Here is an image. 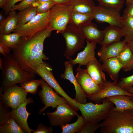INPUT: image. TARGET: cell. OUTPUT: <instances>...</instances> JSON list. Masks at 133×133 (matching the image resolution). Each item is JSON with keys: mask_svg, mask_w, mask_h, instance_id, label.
Masks as SVG:
<instances>
[{"mask_svg": "<svg viewBox=\"0 0 133 133\" xmlns=\"http://www.w3.org/2000/svg\"></svg>", "mask_w": 133, "mask_h": 133, "instance_id": "52", "label": "cell"}, {"mask_svg": "<svg viewBox=\"0 0 133 133\" xmlns=\"http://www.w3.org/2000/svg\"><path fill=\"white\" fill-rule=\"evenodd\" d=\"M40 83V79H33L21 83L20 85L28 93L34 94L37 92Z\"/></svg>", "mask_w": 133, "mask_h": 133, "instance_id": "34", "label": "cell"}, {"mask_svg": "<svg viewBox=\"0 0 133 133\" xmlns=\"http://www.w3.org/2000/svg\"><path fill=\"white\" fill-rule=\"evenodd\" d=\"M33 102L32 99L29 97L17 108L12 110L10 112L11 116L25 133H31L34 131L28 125L27 119L29 115L31 114L27 112L26 109L28 104Z\"/></svg>", "mask_w": 133, "mask_h": 133, "instance_id": "16", "label": "cell"}, {"mask_svg": "<svg viewBox=\"0 0 133 133\" xmlns=\"http://www.w3.org/2000/svg\"><path fill=\"white\" fill-rule=\"evenodd\" d=\"M119 86L123 89L126 91L133 86V74L127 77L121 78L118 82Z\"/></svg>", "mask_w": 133, "mask_h": 133, "instance_id": "36", "label": "cell"}, {"mask_svg": "<svg viewBox=\"0 0 133 133\" xmlns=\"http://www.w3.org/2000/svg\"><path fill=\"white\" fill-rule=\"evenodd\" d=\"M34 70L36 74L41 77L58 94L66 99L77 111L79 110L77 108V102L75 99L69 96L61 87L51 72L52 69L50 65H40L36 67Z\"/></svg>", "mask_w": 133, "mask_h": 133, "instance_id": "9", "label": "cell"}, {"mask_svg": "<svg viewBox=\"0 0 133 133\" xmlns=\"http://www.w3.org/2000/svg\"><path fill=\"white\" fill-rule=\"evenodd\" d=\"M121 30L123 41L126 43L133 42V16L123 13L121 19Z\"/></svg>", "mask_w": 133, "mask_h": 133, "instance_id": "24", "label": "cell"}, {"mask_svg": "<svg viewBox=\"0 0 133 133\" xmlns=\"http://www.w3.org/2000/svg\"><path fill=\"white\" fill-rule=\"evenodd\" d=\"M23 0H8L7 3L3 8L5 12L7 13L10 12L12 7L18 2H21Z\"/></svg>", "mask_w": 133, "mask_h": 133, "instance_id": "41", "label": "cell"}, {"mask_svg": "<svg viewBox=\"0 0 133 133\" xmlns=\"http://www.w3.org/2000/svg\"><path fill=\"white\" fill-rule=\"evenodd\" d=\"M126 1V2L130 3L133 1V0H125Z\"/></svg>", "mask_w": 133, "mask_h": 133, "instance_id": "51", "label": "cell"}, {"mask_svg": "<svg viewBox=\"0 0 133 133\" xmlns=\"http://www.w3.org/2000/svg\"><path fill=\"white\" fill-rule=\"evenodd\" d=\"M8 0H0V7L4 8Z\"/></svg>", "mask_w": 133, "mask_h": 133, "instance_id": "46", "label": "cell"}, {"mask_svg": "<svg viewBox=\"0 0 133 133\" xmlns=\"http://www.w3.org/2000/svg\"><path fill=\"white\" fill-rule=\"evenodd\" d=\"M103 31L104 37L100 43L102 46H106L120 41L123 37L120 28L116 26L109 25Z\"/></svg>", "mask_w": 133, "mask_h": 133, "instance_id": "22", "label": "cell"}, {"mask_svg": "<svg viewBox=\"0 0 133 133\" xmlns=\"http://www.w3.org/2000/svg\"><path fill=\"white\" fill-rule=\"evenodd\" d=\"M51 32L46 28L33 36L26 38L21 37L17 45L12 49V56L19 67L28 73L36 74L35 68L48 64L43 60L49 58L43 53V44Z\"/></svg>", "mask_w": 133, "mask_h": 133, "instance_id": "1", "label": "cell"}, {"mask_svg": "<svg viewBox=\"0 0 133 133\" xmlns=\"http://www.w3.org/2000/svg\"><path fill=\"white\" fill-rule=\"evenodd\" d=\"M53 130L51 127L47 126L42 124H39L33 133H51Z\"/></svg>", "mask_w": 133, "mask_h": 133, "instance_id": "40", "label": "cell"}, {"mask_svg": "<svg viewBox=\"0 0 133 133\" xmlns=\"http://www.w3.org/2000/svg\"><path fill=\"white\" fill-rule=\"evenodd\" d=\"M21 37L20 34L16 32L7 34H0V43L12 49L19 42Z\"/></svg>", "mask_w": 133, "mask_h": 133, "instance_id": "31", "label": "cell"}, {"mask_svg": "<svg viewBox=\"0 0 133 133\" xmlns=\"http://www.w3.org/2000/svg\"><path fill=\"white\" fill-rule=\"evenodd\" d=\"M50 11L37 14L30 21L25 24L17 26L14 31L19 33L21 37L26 38L47 28L48 26Z\"/></svg>", "mask_w": 133, "mask_h": 133, "instance_id": "7", "label": "cell"}, {"mask_svg": "<svg viewBox=\"0 0 133 133\" xmlns=\"http://www.w3.org/2000/svg\"><path fill=\"white\" fill-rule=\"evenodd\" d=\"M76 79L88 97L96 94L102 89V87L91 77L87 71L79 66L76 69Z\"/></svg>", "mask_w": 133, "mask_h": 133, "instance_id": "15", "label": "cell"}, {"mask_svg": "<svg viewBox=\"0 0 133 133\" xmlns=\"http://www.w3.org/2000/svg\"><path fill=\"white\" fill-rule=\"evenodd\" d=\"M56 4L66 5L69 4L72 0H52Z\"/></svg>", "mask_w": 133, "mask_h": 133, "instance_id": "44", "label": "cell"}, {"mask_svg": "<svg viewBox=\"0 0 133 133\" xmlns=\"http://www.w3.org/2000/svg\"><path fill=\"white\" fill-rule=\"evenodd\" d=\"M79 29L85 38L90 42L100 43L104 37V31L99 30L91 22L82 26Z\"/></svg>", "mask_w": 133, "mask_h": 133, "instance_id": "17", "label": "cell"}, {"mask_svg": "<svg viewBox=\"0 0 133 133\" xmlns=\"http://www.w3.org/2000/svg\"><path fill=\"white\" fill-rule=\"evenodd\" d=\"M100 127V123H85L79 133H94Z\"/></svg>", "mask_w": 133, "mask_h": 133, "instance_id": "35", "label": "cell"}, {"mask_svg": "<svg viewBox=\"0 0 133 133\" xmlns=\"http://www.w3.org/2000/svg\"><path fill=\"white\" fill-rule=\"evenodd\" d=\"M55 4V3L52 0L41 3L39 4L36 7L37 13L41 14L50 11Z\"/></svg>", "mask_w": 133, "mask_h": 133, "instance_id": "38", "label": "cell"}, {"mask_svg": "<svg viewBox=\"0 0 133 133\" xmlns=\"http://www.w3.org/2000/svg\"><path fill=\"white\" fill-rule=\"evenodd\" d=\"M3 60L1 57L0 58V69L1 70L2 68Z\"/></svg>", "mask_w": 133, "mask_h": 133, "instance_id": "50", "label": "cell"}, {"mask_svg": "<svg viewBox=\"0 0 133 133\" xmlns=\"http://www.w3.org/2000/svg\"><path fill=\"white\" fill-rule=\"evenodd\" d=\"M36 7L32 6L22 10L17 14V26L27 23L37 14Z\"/></svg>", "mask_w": 133, "mask_h": 133, "instance_id": "30", "label": "cell"}, {"mask_svg": "<svg viewBox=\"0 0 133 133\" xmlns=\"http://www.w3.org/2000/svg\"><path fill=\"white\" fill-rule=\"evenodd\" d=\"M5 18L2 13H0V23L2 22Z\"/></svg>", "mask_w": 133, "mask_h": 133, "instance_id": "49", "label": "cell"}, {"mask_svg": "<svg viewBox=\"0 0 133 133\" xmlns=\"http://www.w3.org/2000/svg\"><path fill=\"white\" fill-rule=\"evenodd\" d=\"M94 18V14H84L72 11L68 25L79 29L82 26L91 22Z\"/></svg>", "mask_w": 133, "mask_h": 133, "instance_id": "28", "label": "cell"}, {"mask_svg": "<svg viewBox=\"0 0 133 133\" xmlns=\"http://www.w3.org/2000/svg\"><path fill=\"white\" fill-rule=\"evenodd\" d=\"M126 43L123 40L106 46H102L97 55L99 61L111 58L116 57L123 49Z\"/></svg>", "mask_w": 133, "mask_h": 133, "instance_id": "20", "label": "cell"}, {"mask_svg": "<svg viewBox=\"0 0 133 133\" xmlns=\"http://www.w3.org/2000/svg\"><path fill=\"white\" fill-rule=\"evenodd\" d=\"M69 104L62 103L59 105L53 112H46L50 125L61 127L71 122L78 114Z\"/></svg>", "mask_w": 133, "mask_h": 133, "instance_id": "8", "label": "cell"}, {"mask_svg": "<svg viewBox=\"0 0 133 133\" xmlns=\"http://www.w3.org/2000/svg\"><path fill=\"white\" fill-rule=\"evenodd\" d=\"M69 4L72 11L86 14H94L96 6L93 0H72Z\"/></svg>", "mask_w": 133, "mask_h": 133, "instance_id": "25", "label": "cell"}, {"mask_svg": "<svg viewBox=\"0 0 133 133\" xmlns=\"http://www.w3.org/2000/svg\"><path fill=\"white\" fill-rule=\"evenodd\" d=\"M116 57L122 65V69L123 71H127L133 69V55L126 43Z\"/></svg>", "mask_w": 133, "mask_h": 133, "instance_id": "26", "label": "cell"}, {"mask_svg": "<svg viewBox=\"0 0 133 133\" xmlns=\"http://www.w3.org/2000/svg\"><path fill=\"white\" fill-rule=\"evenodd\" d=\"M36 0H23L18 4L14 5L11 9L10 12L16 10L19 11L32 6Z\"/></svg>", "mask_w": 133, "mask_h": 133, "instance_id": "37", "label": "cell"}, {"mask_svg": "<svg viewBox=\"0 0 133 133\" xmlns=\"http://www.w3.org/2000/svg\"><path fill=\"white\" fill-rule=\"evenodd\" d=\"M86 45L84 50L78 53L77 57L72 60L74 66L79 64V66L86 65L91 60L95 57V50L96 48L97 43L86 40Z\"/></svg>", "mask_w": 133, "mask_h": 133, "instance_id": "19", "label": "cell"}, {"mask_svg": "<svg viewBox=\"0 0 133 133\" xmlns=\"http://www.w3.org/2000/svg\"><path fill=\"white\" fill-rule=\"evenodd\" d=\"M100 123L101 133H133V108L111 111Z\"/></svg>", "mask_w": 133, "mask_h": 133, "instance_id": "2", "label": "cell"}, {"mask_svg": "<svg viewBox=\"0 0 133 133\" xmlns=\"http://www.w3.org/2000/svg\"><path fill=\"white\" fill-rule=\"evenodd\" d=\"M0 133H24L11 114L0 125Z\"/></svg>", "mask_w": 133, "mask_h": 133, "instance_id": "29", "label": "cell"}, {"mask_svg": "<svg viewBox=\"0 0 133 133\" xmlns=\"http://www.w3.org/2000/svg\"><path fill=\"white\" fill-rule=\"evenodd\" d=\"M132 97L124 95H119L108 97L107 98L115 105L111 111H123L133 108Z\"/></svg>", "mask_w": 133, "mask_h": 133, "instance_id": "23", "label": "cell"}, {"mask_svg": "<svg viewBox=\"0 0 133 133\" xmlns=\"http://www.w3.org/2000/svg\"><path fill=\"white\" fill-rule=\"evenodd\" d=\"M1 74V86L0 90L18 83H21L34 79L35 75L23 70L13 58L11 54L3 56Z\"/></svg>", "mask_w": 133, "mask_h": 133, "instance_id": "3", "label": "cell"}, {"mask_svg": "<svg viewBox=\"0 0 133 133\" xmlns=\"http://www.w3.org/2000/svg\"><path fill=\"white\" fill-rule=\"evenodd\" d=\"M101 66L103 71L106 72L111 79L117 81L119 71L123 66L116 57L111 58L102 60Z\"/></svg>", "mask_w": 133, "mask_h": 133, "instance_id": "21", "label": "cell"}, {"mask_svg": "<svg viewBox=\"0 0 133 133\" xmlns=\"http://www.w3.org/2000/svg\"><path fill=\"white\" fill-rule=\"evenodd\" d=\"M7 106L0 100V125L10 115L11 112L8 111Z\"/></svg>", "mask_w": 133, "mask_h": 133, "instance_id": "39", "label": "cell"}, {"mask_svg": "<svg viewBox=\"0 0 133 133\" xmlns=\"http://www.w3.org/2000/svg\"><path fill=\"white\" fill-rule=\"evenodd\" d=\"M126 44L131 49L133 55V42H129Z\"/></svg>", "mask_w": 133, "mask_h": 133, "instance_id": "47", "label": "cell"}, {"mask_svg": "<svg viewBox=\"0 0 133 133\" xmlns=\"http://www.w3.org/2000/svg\"><path fill=\"white\" fill-rule=\"evenodd\" d=\"M77 119L74 122L67 124L61 127L62 133H79L85 123L83 117L78 115Z\"/></svg>", "mask_w": 133, "mask_h": 133, "instance_id": "32", "label": "cell"}, {"mask_svg": "<svg viewBox=\"0 0 133 133\" xmlns=\"http://www.w3.org/2000/svg\"><path fill=\"white\" fill-rule=\"evenodd\" d=\"M40 80V86L41 89L39 91L38 94L42 103L45 106L39 111V114H41L49 107L54 109L62 103L70 104L65 98L60 96L55 92L53 88L43 79L42 78Z\"/></svg>", "mask_w": 133, "mask_h": 133, "instance_id": "10", "label": "cell"}, {"mask_svg": "<svg viewBox=\"0 0 133 133\" xmlns=\"http://www.w3.org/2000/svg\"><path fill=\"white\" fill-rule=\"evenodd\" d=\"M126 5L124 13L133 16V1L130 3L126 2Z\"/></svg>", "mask_w": 133, "mask_h": 133, "instance_id": "42", "label": "cell"}, {"mask_svg": "<svg viewBox=\"0 0 133 133\" xmlns=\"http://www.w3.org/2000/svg\"><path fill=\"white\" fill-rule=\"evenodd\" d=\"M86 66V69L89 75L102 88L108 81L106 79L101 65L95 57L89 62Z\"/></svg>", "mask_w": 133, "mask_h": 133, "instance_id": "18", "label": "cell"}, {"mask_svg": "<svg viewBox=\"0 0 133 133\" xmlns=\"http://www.w3.org/2000/svg\"><path fill=\"white\" fill-rule=\"evenodd\" d=\"M126 91L132 93L133 95V86L127 90ZM132 100L133 101V97H132Z\"/></svg>", "mask_w": 133, "mask_h": 133, "instance_id": "48", "label": "cell"}, {"mask_svg": "<svg viewBox=\"0 0 133 133\" xmlns=\"http://www.w3.org/2000/svg\"><path fill=\"white\" fill-rule=\"evenodd\" d=\"M101 103L96 104L91 101L84 104L78 103L77 108L84 118L85 123H98L103 120L112 110L114 104L107 98Z\"/></svg>", "mask_w": 133, "mask_h": 133, "instance_id": "4", "label": "cell"}, {"mask_svg": "<svg viewBox=\"0 0 133 133\" xmlns=\"http://www.w3.org/2000/svg\"><path fill=\"white\" fill-rule=\"evenodd\" d=\"M17 15L15 11L10 12L8 17L0 23V34H9L15 30L17 25Z\"/></svg>", "mask_w": 133, "mask_h": 133, "instance_id": "27", "label": "cell"}, {"mask_svg": "<svg viewBox=\"0 0 133 133\" xmlns=\"http://www.w3.org/2000/svg\"><path fill=\"white\" fill-rule=\"evenodd\" d=\"M72 11L69 4H55L50 11L47 29L51 32L55 30L58 33L62 32L69 24Z\"/></svg>", "mask_w": 133, "mask_h": 133, "instance_id": "5", "label": "cell"}, {"mask_svg": "<svg viewBox=\"0 0 133 133\" xmlns=\"http://www.w3.org/2000/svg\"><path fill=\"white\" fill-rule=\"evenodd\" d=\"M51 0H36L35 1L33 4L32 6L37 7L39 4L44 2H47Z\"/></svg>", "mask_w": 133, "mask_h": 133, "instance_id": "45", "label": "cell"}, {"mask_svg": "<svg viewBox=\"0 0 133 133\" xmlns=\"http://www.w3.org/2000/svg\"><path fill=\"white\" fill-rule=\"evenodd\" d=\"M70 58L64 63L65 69L64 73L60 75L61 78L64 80L69 81L74 85L75 91V100L77 102L81 104L86 103L87 97L74 76L73 71L74 65Z\"/></svg>", "mask_w": 133, "mask_h": 133, "instance_id": "14", "label": "cell"}, {"mask_svg": "<svg viewBox=\"0 0 133 133\" xmlns=\"http://www.w3.org/2000/svg\"><path fill=\"white\" fill-rule=\"evenodd\" d=\"M28 93L21 86L14 85L0 90V100L6 106L14 110L26 100Z\"/></svg>", "mask_w": 133, "mask_h": 133, "instance_id": "11", "label": "cell"}, {"mask_svg": "<svg viewBox=\"0 0 133 133\" xmlns=\"http://www.w3.org/2000/svg\"><path fill=\"white\" fill-rule=\"evenodd\" d=\"M11 50V49L7 47L0 43V52L3 56H5L7 54L10 53Z\"/></svg>", "mask_w": 133, "mask_h": 133, "instance_id": "43", "label": "cell"}, {"mask_svg": "<svg viewBox=\"0 0 133 133\" xmlns=\"http://www.w3.org/2000/svg\"><path fill=\"white\" fill-rule=\"evenodd\" d=\"M61 33L66 41V48L64 55L67 59L85 48V39L79 29L68 25Z\"/></svg>", "mask_w": 133, "mask_h": 133, "instance_id": "6", "label": "cell"}, {"mask_svg": "<svg viewBox=\"0 0 133 133\" xmlns=\"http://www.w3.org/2000/svg\"><path fill=\"white\" fill-rule=\"evenodd\" d=\"M94 15V19L98 23H106L121 28V16L119 12L99 5L95 6Z\"/></svg>", "mask_w": 133, "mask_h": 133, "instance_id": "13", "label": "cell"}, {"mask_svg": "<svg viewBox=\"0 0 133 133\" xmlns=\"http://www.w3.org/2000/svg\"><path fill=\"white\" fill-rule=\"evenodd\" d=\"M99 5L119 12L123 7L124 0H98Z\"/></svg>", "mask_w": 133, "mask_h": 133, "instance_id": "33", "label": "cell"}, {"mask_svg": "<svg viewBox=\"0 0 133 133\" xmlns=\"http://www.w3.org/2000/svg\"><path fill=\"white\" fill-rule=\"evenodd\" d=\"M119 95H124L133 97V95L121 88L118 86L117 81L113 82L108 81L102 87L99 93L87 97L88 99L96 103L99 104L104 99L108 97Z\"/></svg>", "mask_w": 133, "mask_h": 133, "instance_id": "12", "label": "cell"}]
</instances>
